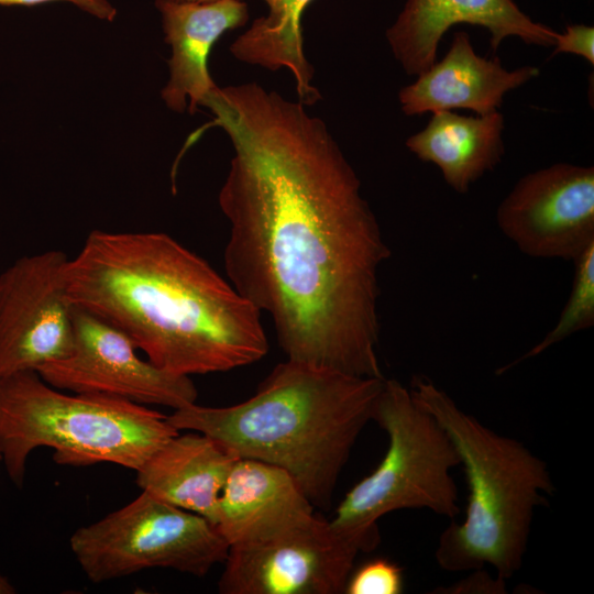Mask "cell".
Here are the masks:
<instances>
[{
    "instance_id": "5b68a950",
    "label": "cell",
    "mask_w": 594,
    "mask_h": 594,
    "mask_svg": "<svg viewBox=\"0 0 594 594\" xmlns=\"http://www.w3.org/2000/svg\"><path fill=\"white\" fill-rule=\"evenodd\" d=\"M178 432L148 406L103 394H66L36 371L0 377L1 463L19 487L36 448H52L63 465L108 462L136 471Z\"/></svg>"
},
{
    "instance_id": "3957f363",
    "label": "cell",
    "mask_w": 594,
    "mask_h": 594,
    "mask_svg": "<svg viewBox=\"0 0 594 594\" xmlns=\"http://www.w3.org/2000/svg\"><path fill=\"white\" fill-rule=\"evenodd\" d=\"M384 380L286 360L249 399L227 407L194 403L167 419L178 431L211 437L238 458L285 470L314 506L327 507Z\"/></svg>"
},
{
    "instance_id": "603a6c76",
    "label": "cell",
    "mask_w": 594,
    "mask_h": 594,
    "mask_svg": "<svg viewBox=\"0 0 594 594\" xmlns=\"http://www.w3.org/2000/svg\"><path fill=\"white\" fill-rule=\"evenodd\" d=\"M15 593L14 586L10 583V581L0 574V594H13Z\"/></svg>"
},
{
    "instance_id": "2e32d148",
    "label": "cell",
    "mask_w": 594,
    "mask_h": 594,
    "mask_svg": "<svg viewBox=\"0 0 594 594\" xmlns=\"http://www.w3.org/2000/svg\"><path fill=\"white\" fill-rule=\"evenodd\" d=\"M237 459L205 433L178 432L135 471V481L143 492L216 525L219 497Z\"/></svg>"
},
{
    "instance_id": "7c38bea8",
    "label": "cell",
    "mask_w": 594,
    "mask_h": 594,
    "mask_svg": "<svg viewBox=\"0 0 594 594\" xmlns=\"http://www.w3.org/2000/svg\"><path fill=\"white\" fill-rule=\"evenodd\" d=\"M485 28L496 51L510 36L526 44L554 46L559 32L534 21L515 0H407L386 30L392 53L409 76H418L437 61L439 43L457 24Z\"/></svg>"
},
{
    "instance_id": "ba28073f",
    "label": "cell",
    "mask_w": 594,
    "mask_h": 594,
    "mask_svg": "<svg viewBox=\"0 0 594 594\" xmlns=\"http://www.w3.org/2000/svg\"><path fill=\"white\" fill-rule=\"evenodd\" d=\"M361 547L316 514L264 541L229 548L222 594H339Z\"/></svg>"
},
{
    "instance_id": "4fadbf2b",
    "label": "cell",
    "mask_w": 594,
    "mask_h": 594,
    "mask_svg": "<svg viewBox=\"0 0 594 594\" xmlns=\"http://www.w3.org/2000/svg\"><path fill=\"white\" fill-rule=\"evenodd\" d=\"M539 75V68L506 69L498 57L486 58L473 48L466 32H455L449 51L439 62L416 76L398 94L402 111L420 116L468 109L479 116L498 110L504 97Z\"/></svg>"
},
{
    "instance_id": "7402d4cb",
    "label": "cell",
    "mask_w": 594,
    "mask_h": 594,
    "mask_svg": "<svg viewBox=\"0 0 594 594\" xmlns=\"http://www.w3.org/2000/svg\"><path fill=\"white\" fill-rule=\"evenodd\" d=\"M50 1L69 2L100 20L112 21L117 15L109 0H0V6H35Z\"/></svg>"
},
{
    "instance_id": "9c48e42d",
    "label": "cell",
    "mask_w": 594,
    "mask_h": 594,
    "mask_svg": "<svg viewBox=\"0 0 594 594\" xmlns=\"http://www.w3.org/2000/svg\"><path fill=\"white\" fill-rule=\"evenodd\" d=\"M120 330L74 307L70 353L36 372L50 385L72 393L103 394L135 404L178 409L196 403L190 376L166 372L136 354Z\"/></svg>"
},
{
    "instance_id": "ac0fdd59",
    "label": "cell",
    "mask_w": 594,
    "mask_h": 594,
    "mask_svg": "<svg viewBox=\"0 0 594 594\" xmlns=\"http://www.w3.org/2000/svg\"><path fill=\"white\" fill-rule=\"evenodd\" d=\"M268 11L230 45L237 59L270 70L287 68L294 76L298 101L311 106L321 99L311 85L314 67L304 52L301 16L314 0H263Z\"/></svg>"
},
{
    "instance_id": "ffe728a7",
    "label": "cell",
    "mask_w": 594,
    "mask_h": 594,
    "mask_svg": "<svg viewBox=\"0 0 594 594\" xmlns=\"http://www.w3.org/2000/svg\"><path fill=\"white\" fill-rule=\"evenodd\" d=\"M404 590L403 570L395 562L374 559L351 572L346 594H399Z\"/></svg>"
},
{
    "instance_id": "9a60e30c",
    "label": "cell",
    "mask_w": 594,
    "mask_h": 594,
    "mask_svg": "<svg viewBox=\"0 0 594 594\" xmlns=\"http://www.w3.org/2000/svg\"><path fill=\"white\" fill-rule=\"evenodd\" d=\"M156 8L162 16L165 42L172 50L169 79L162 98L172 111L194 113L218 87L208 69L211 47L224 32L248 22V6L242 0H156Z\"/></svg>"
},
{
    "instance_id": "8fae6325",
    "label": "cell",
    "mask_w": 594,
    "mask_h": 594,
    "mask_svg": "<svg viewBox=\"0 0 594 594\" xmlns=\"http://www.w3.org/2000/svg\"><path fill=\"white\" fill-rule=\"evenodd\" d=\"M496 221L524 254L574 262L594 244V167L557 163L526 174Z\"/></svg>"
},
{
    "instance_id": "d6986e66",
    "label": "cell",
    "mask_w": 594,
    "mask_h": 594,
    "mask_svg": "<svg viewBox=\"0 0 594 594\" xmlns=\"http://www.w3.org/2000/svg\"><path fill=\"white\" fill-rule=\"evenodd\" d=\"M570 297L553 329L524 355L497 370L501 375L522 361L537 356L569 336L594 324V244L574 262Z\"/></svg>"
},
{
    "instance_id": "30bf717a",
    "label": "cell",
    "mask_w": 594,
    "mask_h": 594,
    "mask_svg": "<svg viewBox=\"0 0 594 594\" xmlns=\"http://www.w3.org/2000/svg\"><path fill=\"white\" fill-rule=\"evenodd\" d=\"M62 251L25 255L0 274V377L67 356L74 307L62 279Z\"/></svg>"
},
{
    "instance_id": "5bb4252c",
    "label": "cell",
    "mask_w": 594,
    "mask_h": 594,
    "mask_svg": "<svg viewBox=\"0 0 594 594\" xmlns=\"http://www.w3.org/2000/svg\"><path fill=\"white\" fill-rule=\"evenodd\" d=\"M314 515L312 503L285 470L239 458L221 491L215 526L230 548L267 540Z\"/></svg>"
},
{
    "instance_id": "d4e9b609",
    "label": "cell",
    "mask_w": 594,
    "mask_h": 594,
    "mask_svg": "<svg viewBox=\"0 0 594 594\" xmlns=\"http://www.w3.org/2000/svg\"><path fill=\"white\" fill-rule=\"evenodd\" d=\"M0 465H1V455H0Z\"/></svg>"
},
{
    "instance_id": "52a82bcc",
    "label": "cell",
    "mask_w": 594,
    "mask_h": 594,
    "mask_svg": "<svg viewBox=\"0 0 594 594\" xmlns=\"http://www.w3.org/2000/svg\"><path fill=\"white\" fill-rule=\"evenodd\" d=\"M69 546L92 583L151 568L204 576L229 552V544L206 518L143 491L125 506L78 528Z\"/></svg>"
},
{
    "instance_id": "44dd1931",
    "label": "cell",
    "mask_w": 594,
    "mask_h": 594,
    "mask_svg": "<svg viewBox=\"0 0 594 594\" xmlns=\"http://www.w3.org/2000/svg\"><path fill=\"white\" fill-rule=\"evenodd\" d=\"M552 56L561 53L575 54L594 65V28L586 24H570L559 33Z\"/></svg>"
},
{
    "instance_id": "277c9868",
    "label": "cell",
    "mask_w": 594,
    "mask_h": 594,
    "mask_svg": "<svg viewBox=\"0 0 594 594\" xmlns=\"http://www.w3.org/2000/svg\"><path fill=\"white\" fill-rule=\"evenodd\" d=\"M409 389L448 433L469 486L465 518L441 532L437 563L449 572L491 565L506 581L522 565L535 508L554 492L546 462L463 411L430 380L414 376Z\"/></svg>"
},
{
    "instance_id": "8992f818",
    "label": "cell",
    "mask_w": 594,
    "mask_h": 594,
    "mask_svg": "<svg viewBox=\"0 0 594 594\" xmlns=\"http://www.w3.org/2000/svg\"><path fill=\"white\" fill-rule=\"evenodd\" d=\"M372 420L386 432L388 448L376 469L356 483L330 524L362 551L377 547V521L400 509H428L454 518L460 513L451 470L460 459L436 418L396 380H384Z\"/></svg>"
},
{
    "instance_id": "cb8c5ba5",
    "label": "cell",
    "mask_w": 594,
    "mask_h": 594,
    "mask_svg": "<svg viewBox=\"0 0 594 594\" xmlns=\"http://www.w3.org/2000/svg\"><path fill=\"white\" fill-rule=\"evenodd\" d=\"M170 1H178V2H212V1H219V0H170Z\"/></svg>"
},
{
    "instance_id": "6da1fadb",
    "label": "cell",
    "mask_w": 594,
    "mask_h": 594,
    "mask_svg": "<svg viewBox=\"0 0 594 594\" xmlns=\"http://www.w3.org/2000/svg\"><path fill=\"white\" fill-rule=\"evenodd\" d=\"M201 106L233 147L218 196L229 282L272 318L287 360L383 378L378 274L391 250L328 127L257 82L217 87Z\"/></svg>"
},
{
    "instance_id": "7a4b0ae2",
    "label": "cell",
    "mask_w": 594,
    "mask_h": 594,
    "mask_svg": "<svg viewBox=\"0 0 594 594\" xmlns=\"http://www.w3.org/2000/svg\"><path fill=\"white\" fill-rule=\"evenodd\" d=\"M62 279L73 307L120 330L166 372H227L268 351L261 311L166 233L95 230Z\"/></svg>"
},
{
    "instance_id": "e0dca14e",
    "label": "cell",
    "mask_w": 594,
    "mask_h": 594,
    "mask_svg": "<svg viewBox=\"0 0 594 594\" xmlns=\"http://www.w3.org/2000/svg\"><path fill=\"white\" fill-rule=\"evenodd\" d=\"M431 114L427 125L406 140V147L420 161L436 165L454 191L465 194L504 156V116L498 110L484 116Z\"/></svg>"
}]
</instances>
